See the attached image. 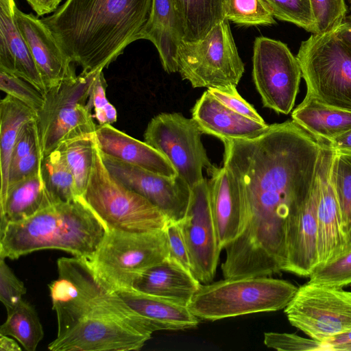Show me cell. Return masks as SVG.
I'll use <instances>...</instances> for the list:
<instances>
[{
  "instance_id": "1",
  "label": "cell",
  "mask_w": 351,
  "mask_h": 351,
  "mask_svg": "<svg viewBox=\"0 0 351 351\" xmlns=\"http://www.w3.org/2000/svg\"><path fill=\"white\" fill-rule=\"evenodd\" d=\"M223 166L236 180L247 218L224 247L223 271L232 278L283 271L287 224L309 197L322 143L293 121L269 125L252 139H224Z\"/></svg>"
},
{
  "instance_id": "2",
  "label": "cell",
  "mask_w": 351,
  "mask_h": 351,
  "mask_svg": "<svg viewBox=\"0 0 351 351\" xmlns=\"http://www.w3.org/2000/svg\"><path fill=\"white\" fill-rule=\"evenodd\" d=\"M152 0H66L41 19L56 42L82 73L108 66L140 39Z\"/></svg>"
},
{
  "instance_id": "3",
  "label": "cell",
  "mask_w": 351,
  "mask_h": 351,
  "mask_svg": "<svg viewBox=\"0 0 351 351\" xmlns=\"http://www.w3.org/2000/svg\"><path fill=\"white\" fill-rule=\"evenodd\" d=\"M108 227L82 197L52 204L0 230V258L16 259L35 251L57 249L88 260Z\"/></svg>"
},
{
  "instance_id": "4",
  "label": "cell",
  "mask_w": 351,
  "mask_h": 351,
  "mask_svg": "<svg viewBox=\"0 0 351 351\" xmlns=\"http://www.w3.org/2000/svg\"><path fill=\"white\" fill-rule=\"evenodd\" d=\"M143 317L116 291L95 302L69 330L48 345L51 351L141 350L152 337Z\"/></svg>"
},
{
  "instance_id": "5",
  "label": "cell",
  "mask_w": 351,
  "mask_h": 351,
  "mask_svg": "<svg viewBox=\"0 0 351 351\" xmlns=\"http://www.w3.org/2000/svg\"><path fill=\"white\" fill-rule=\"evenodd\" d=\"M298 289L266 276L224 278L201 285L187 306L200 320L213 322L284 309Z\"/></svg>"
},
{
  "instance_id": "6",
  "label": "cell",
  "mask_w": 351,
  "mask_h": 351,
  "mask_svg": "<svg viewBox=\"0 0 351 351\" xmlns=\"http://www.w3.org/2000/svg\"><path fill=\"white\" fill-rule=\"evenodd\" d=\"M169 256L165 230L127 232L108 228L87 260L95 276L110 290L133 288L148 269Z\"/></svg>"
},
{
  "instance_id": "7",
  "label": "cell",
  "mask_w": 351,
  "mask_h": 351,
  "mask_svg": "<svg viewBox=\"0 0 351 351\" xmlns=\"http://www.w3.org/2000/svg\"><path fill=\"white\" fill-rule=\"evenodd\" d=\"M82 198L108 228L144 232L165 228L166 216L113 176L95 143L93 167Z\"/></svg>"
},
{
  "instance_id": "8",
  "label": "cell",
  "mask_w": 351,
  "mask_h": 351,
  "mask_svg": "<svg viewBox=\"0 0 351 351\" xmlns=\"http://www.w3.org/2000/svg\"><path fill=\"white\" fill-rule=\"evenodd\" d=\"M306 94L351 111V47L335 32L313 34L302 42L296 56Z\"/></svg>"
},
{
  "instance_id": "9",
  "label": "cell",
  "mask_w": 351,
  "mask_h": 351,
  "mask_svg": "<svg viewBox=\"0 0 351 351\" xmlns=\"http://www.w3.org/2000/svg\"><path fill=\"white\" fill-rule=\"evenodd\" d=\"M99 71L81 73L75 80L45 94V103L36 119L43 158L64 141L95 133L97 125L88 98Z\"/></svg>"
},
{
  "instance_id": "10",
  "label": "cell",
  "mask_w": 351,
  "mask_h": 351,
  "mask_svg": "<svg viewBox=\"0 0 351 351\" xmlns=\"http://www.w3.org/2000/svg\"><path fill=\"white\" fill-rule=\"evenodd\" d=\"M178 72L193 88L237 87L245 71L224 19L197 42L182 41L177 53Z\"/></svg>"
},
{
  "instance_id": "11",
  "label": "cell",
  "mask_w": 351,
  "mask_h": 351,
  "mask_svg": "<svg viewBox=\"0 0 351 351\" xmlns=\"http://www.w3.org/2000/svg\"><path fill=\"white\" fill-rule=\"evenodd\" d=\"M291 325L324 341L351 331V291L308 280L284 308Z\"/></svg>"
},
{
  "instance_id": "12",
  "label": "cell",
  "mask_w": 351,
  "mask_h": 351,
  "mask_svg": "<svg viewBox=\"0 0 351 351\" xmlns=\"http://www.w3.org/2000/svg\"><path fill=\"white\" fill-rule=\"evenodd\" d=\"M203 134L193 118L162 112L149 122L144 140L169 160L192 189L204 179L203 169L213 166L202 141Z\"/></svg>"
},
{
  "instance_id": "13",
  "label": "cell",
  "mask_w": 351,
  "mask_h": 351,
  "mask_svg": "<svg viewBox=\"0 0 351 351\" xmlns=\"http://www.w3.org/2000/svg\"><path fill=\"white\" fill-rule=\"evenodd\" d=\"M301 77L299 62L286 44L264 36L255 39L252 78L264 107L279 114L290 113Z\"/></svg>"
},
{
  "instance_id": "14",
  "label": "cell",
  "mask_w": 351,
  "mask_h": 351,
  "mask_svg": "<svg viewBox=\"0 0 351 351\" xmlns=\"http://www.w3.org/2000/svg\"><path fill=\"white\" fill-rule=\"evenodd\" d=\"M191 189L187 211L178 223L187 246L191 271L201 283L207 284L215 276L222 250L211 211L208 180L204 178Z\"/></svg>"
},
{
  "instance_id": "15",
  "label": "cell",
  "mask_w": 351,
  "mask_h": 351,
  "mask_svg": "<svg viewBox=\"0 0 351 351\" xmlns=\"http://www.w3.org/2000/svg\"><path fill=\"white\" fill-rule=\"evenodd\" d=\"M100 153L113 176L156 206L169 221L178 222L184 217L192 189L178 175L160 176Z\"/></svg>"
},
{
  "instance_id": "16",
  "label": "cell",
  "mask_w": 351,
  "mask_h": 351,
  "mask_svg": "<svg viewBox=\"0 0 351 351\" xmlns=\"http://www.w3.org/2000/svg\"><path fill=\"white\" fill-rule=\"evenodd\" d=\"M322 145L317 171L318 267L337 258L344 252L348 244L340 206L331 180V167L335 152L324 143Z\"/></svg>"
},
{
  "instance_id": "17",
  "label": "cell",
  "mask_w": 351,
  "mask_h": 351,
  "mask_svg": "<svg viewBox=\"0 0 351 351\" xmlns=\"http://www.w3.org/2000/svg\"><path fill=\"white\" fill-rule=\"evenodd\" d=\"M14 18L47 90L77 77L74 63L64 53L41 19L23 12L17 7Z\"/></svg>"
},
{
  "instance_id": "18",
  "label": "cell",
  "mask_w": 351,
  "mask_h": 351,
  "mask_svg": "<svg viewBox=\"0 0 351 351\" xmlns=\"http://www.w3.org/2000/svg\"><path fill=\"white\" fill-rule=\"evenodd\" d=\"M318 171V170H317ZM317 174L312 192L287 224L286 263L283 271L310 277L318 267Z\"/></svg>"
},
{
  "instance_id": "19",
  "label": "cell",
  "mask_w": 351,
  "mask_h": 351,
  "mask_svg": "<svg viewBox=\"0 0 351 351\" xmlns=\"http://www.w3.org/2000/svg\"><path fill=\"white\" fill-rule=\"evenodd\" d=\"M210 204L221 250L243 231L247 211L236 180L224 166L207 171Z\"/></svg>"
},
{
  "instance_id": "20",
  "label": "cell",
  "mask_w": 351,
  "mask_h": 351,
  "mask_svg": "<svg viewBox=\"0 0 351 351\" xmlns=\"http://www.w3.org/2000/svg\"><path fill=\"white\" fill-rule=\"evenodd\" d=\"M192 118L204 134L224 139H252L263 134L269 125L239 114L218 101L207 90L197 100Z\"/></svg>"
},
{
  "instance_id": "21",
  "label": "cell",
  "mask_w": 351,
  "mask_h": 351,
  "mask_svg": "<svg viewBox=\"0 0 351 351\" xmlns=\"http://www.w3.org/2000/svg\"><path fill=\"white\" fill-rule=\"evenodd\" d=\"M94 137L99 151L105 155L160 176L169 178L178 176L161 153L145 141L137 140L112 125H97Z\"/></svg>"
},
{
  "instance_id": "22",
  "label": "cell",
  "mask_w": 351,
  "mask_h": 351,
  "mask_svg": "<svg viewBox=\"0 0 351 351\" xmlns=\"http://www.w3.org/2000/svg\"><path fill=\"white\" fill-rule=\"evenodd\" d=\"M140 39L154 45L167 73L178 72L177 53L184 40V30L174 0H152L150 14Z\"/></svg>"
},
{
  "instance_id": "23",
  "label": "cell",
  "mask_w": 351,
  "mask_h": 351,
  "mask_svg": "<svg viewBox=\"0 0 351 351\" xmlns=\"http://www.w3.org/2000/svg\"><path fill=\"white\" fill-rule=\"evenodd\" d=\"M117 293L144 319L153 332L191 329L199 323L200 319L187 305L147 294L134 288L122 289Z\"/></svg>"
},
{
  "instance_id": "24",
  "label": "cell",
  "mask_w": 351,
  "mask_h": 351,
  "mask_svg": "<svg viewBox=\"0 0 351 351\" xmlns=\"http://www.w3.org/2000/svg\"><path fill=\"white\" fill-rule=\"evenodd\" d=\"M201 282L191 270L167 257L146 270L134 282L138 291L188 305Z\"/></svg>"
},
{
  "instance_id": "25",
  "label": "cell",
  "mask_w": 351,
  "mask_h": 351,
  "mask_svg": "<svg viewBox=\"0 0 351 351\" xmlns=\"http://www.w3.org/2000/svg\"><path fill=\"white\" fill-rule=\"evenodd\" d=\"M0 70L25 80L43 94L47 91L14 14L0 9Z\"/></svg>"
},
{
  "instance_id": "26",
  "label": "cell",
  "mask_w": 351,
  "mask_h": 351,
  "mask_svg": "<svg viewBox=\"0 0 351 351\" xmlns=\"http://www.w3.org/2000/svg\"><path fill=\"white\" fill-rule=\"evenodd\" d=\"M291 117L298 125L323 143L351 130V111L322 103L308 94L292 112Z\"/></svg>"
},
{
  "instance_id": "27",
  "label": "cell",
  "mask_w": 351,
  "mask_h": 351,
  "mask_svg": "<svg viewBox=\"0 0 351 351\" xmlns=\"http://www.w3.org/2000/svg\"><path fill=\"white\" fill-rule=\"evenodd\" d=\"M52 204L41 171L9 186L0 200V230L8 223L27 219Z\"/></svg>"
},
{
  "instance_id": "28",
  "label": "cell",
  "mask_w": 351,
  "mask_h": 351,
  "mask_svg": "<svg viewBox=\"0 0 351 351\" xmlns=\"http://www.w3.org/2000/svg\"><path fill=\"white\" fill-rule=\"evenodd\" d=\"M37 113L32 108L6 95L0 102V200L8 191L11 156L19 135L23 126L36 121Z\"/></svg>"
},
{
  "instance_id": "29",
  "label": "cell",
  "mask_w": 351,
  "mask_h": 351,
  "mask_svg": "<svg viewBox=\"0 0 351 351\" xmlns=\"http://www.w3.org/2000/svg\"><path fill=\"white\" fill-rule=\"evenodd\" d=\"M184 30L185 42L204 39L226 19L224 0H174Z\"/></svg>"
},
{
  "instance_id": "30",
  "label": "cell",
  "mask_w": 351,
  "mask_h": 351,
  "mask_svg": "<svg viewBox=\"0 0 351 351\" xmlns=\"http://www.w3.org/2000/svg\"><path fill=\"white\" fill-rule=\"evenodd\" d=\"M41 173L53 204L79 197L74 176L59 147L43 158Z\"/></svg>"
},
{
  "instance_id": "31",
  "label": "cell",
  "mask_w": 351,
  "mask_h": 351,
  "mask_svg": "<svg viewBox=\"0 0 351 351\" xmlns=\"http://www.w3.org/2000/svg\"><path fill=\"white\" fill-rule=\"evenodd\" d=\"M7 313L0 333L14 337L26 350L34 351L44 337L43 328L34 307L23 300Z\"/></svg>"
},
{
  "instance_id": "32",
  "label": "cell",
  "mask_w": 351,
  "mask_h": 351,
  "mask_svg": "<svg viewBox=\"0 0 351 351\" xmlns=\"http://www.w3.org/2000/svg\"><path fill=\"white\" fill-rule=\"evenodd\" d=\"M58 147L75 181L79 197L84 195L93 167L95 156L94 134L62 142Z\"/></svg>"
},
{
  "instance_id": "33",
  "label": "cell",
  "mask_w": 351,
  "mask_h": 351,
  "mask_svg": "<svg viewBox=\"0 0 351 351\" xmlns=\"http://www.w3.org/2000/svg\"><path fill=\"white\" fill-rule=\"evenodd\" d=\"M331 180L340 206L348 246L351 242V155L335 152Z\"/></svg>"
},
{
  "instance_id": "34",
  "label": "cell",
  "mask_w": 351,
  "mask_h": 351,
  "mask_svg": "<svg viewBox=\"0 0 351 351\" xmlns=\"http://www.w3.org/2000/svg\"><path fill=\"white\" fill-rule=\"evenodd\" d=\"M224 14L229 21L241 26L276 23L261 0H224Z\"/></svg>"
},
{
  "instance_id": "35",
  "label": "cell",
  "mask_w": 351,
  "mask_h": 351,
  "mask_svg": "<svg viewBox=\"0 0 351 351\" xmlns=\"http://www.w3.org/2000/svg\"><path fill=\"white\" fill-rule=\"evenodd\" d=\"M274 17L315 34V20L309 0H261Z\"/></svg>"
},
{
  "instance_id": "36",
  "label": "cell",
  "mask_w": 351,
  "mask_h": 351,
  "mask_svg": "<svg viewBox=\"0 0 351 351\" xmlns=\"http://www.w3.org/2000/svg\"><path fill=\"white\" fill-rule=\"evenodd\" d=\"M315 20V34L335 32L343 23L347 12L345 0H309Z\"/></svg>"
},
{
  "instance_id": "37",
  "label": "cell",
  "mask_w": 351,
  "mask_h": 351,
  "mask_svg": "<svg viewBox=\"0 0 351 351\" xmlns=\"http://www.w3.org/2000/svg\"><path fill=\"white\" fill-rule=\"evenodd\" d=\"M309 280L343 288L351 285V246L333 261L317 267Z\"/></svg>"
},
{
  "instance_id": "38",
  "label": "cell",
  "mask_w": 351,
  "mask_h": 351,
  "mask_svg": "<svg viewBox=\"0 0 351 351\" xmlns=\"http://www.w3.org/2000/svg\"><path fill=\"white\" fill-rule=\"evenodd\" d=\"M0 89L35 112L41 109L45 95L25 80L0 70Z\"/></svg>"
},
{
  "instance_id": "39",
  "label": "cell",
  "mask_w": 351,
  "mask_h": 351,
  "mask_svg": "<svg viewBox=\"0 0 351 351\" xmlns=\"http://www.w3.org/2000/svg\"><path fill=\"white\" fill-rule=\"evenodd\" d=\"M106 86L103 70H101L95 78L88 98V103L95 112L94 118L100 125H112L117 119V110L106 97Z\"/></svg>"
},
{
  "instance_id": "40",
  "label": "cell",
  "mask_w": 351,
  "mask_h": 351,
  "mask_svg": "<svg viewBox=\"0 0 351 351\" xmlns=\"http://www.w3.org/2000/svg\"><path fill=\"white\" fill-rule=\"evenodd\" d=\"M263 342L267 348L280 351H324L323 342L292 333L265 332Z\"/></svg>"
},
{
  "instance_id": "41",
  "label": "cell",
  "mask_w": 351,
  "mask_h": 351,
  "mask_svg": "<svg viewBox=\"0 0 351 351\" xmlns=\"http://www.w3.org/2000/svg\"><path fill=\"white\" fill-rule=\"evenodd\" d=\"M5 259L0 258V300L9 313L23 300L27 289L6 264Z\"/></svg>"
},
{
  "instance_id": "42",
  "label": "cell",
  "mask_w": 351,
  "mask_h": 351,
  "mask_svg": "<svg viewBox=\"0 0 351 351\" xmlns=\"http://www.w3.org/2000/svg\"><path fill=\"white\" fill-rule=\"evenodd\" d=\"M222 104L230 110L260 123H265L255 108L244 99L234 86L207 89Z\"/></svg>"
},
{
  "instance_id": "43",
  "label": "cell",
  "mask_w": 351,
  "mask_h": 351,
  "mask_svg": "<svg viewBox=\"0 0 351 351\" xmlns=\"http://www.w3.org/2000/svg\"><path fill=\"white\" fill-rule=\"evenodd\" d=\"M42 160L40 145H38L29 154L10 164L8 187L19 181L39 173L41 171Z\"/></svg>"
},
{
  "instance_id": "44",
  "label": "cell",
  "mask_w": 351,
  "mask_h": 351,
  "mask_svg": "<svg viewBox=\"0 0 351 351\" xmlns=\"http://www.w3.org/2000/svg\"><path fill=\"white\" fill-rule=\"evenodd\" d=\"M169 256L191 271L189 252L180 227L178 222L168 221L165 228Z\"/></svg>"
},
{
  "instance_id": "45",
  "label": "cell",
  "mask_w": 351,
  "mask_h": 351,
  "mask_svg": "<svg viewBox=\"0 0 351 351\" xmlns=\"http://www.w3.org/2000/svg\"><path fill=\"white\" fill-rule=\"evenodd\" d=\"M324 351H351V331L323 341Z\"/></svg>"
},
{
  "instance_id": "46",
  "label": "cell",
  "mask_w": 351,
  "mask_h": 351,
  "mask_svg": "<svg viewBox=\"0 0 351 351\" xmlns=\"http://www.w3.org/2000/svg\"><path fill=\"white\" fill-rule=\"evenodd\" d=\"M324 144L335 153L351 155V130Z\"/></svg>"
},
{
  "instance_id": "47",
  "label": "cell",
  "mask_w": 351,
  "mask_h": 351,
  "mask_svg": "<svg viewBox=\"0 0 351 351\" xmlns=\"http://www.w3.org/2000/svg\"><path fill=\"white\" fill-rule=\"evenodd\" d=\"M38 16L54 12L62 0H26Z\"/></svg>"
},
{
  "instance_id": "48",
  "label": "cell",
  "mask_w": 351,
  "mask_h": 351,
  "mask_svg": "<svg viewBox=\"0 0 351 351\" xmlns=\"http://www.w3.org/2000/svg\"><path fill=\"white\" fill-rule=\"evenodd\" d=\"M335 34L344 43L351 47V18L346 19Z\"/></svg>"
},
{
  "instance_id": "49",
  "label": "cell",
  "mask_w": 351,
  "mask_h": 351,
  "mask_svg": "<svg viewBox=\"0 0 351 351\" xmlns=\"http://www.w3.org/2000/svg\"><path fill=\"white\" fill-rule=\"evenodd\" d=\"M0 350L1 351H21V348L16 341L8 335L0 333Z\"/></svg>"
},
{
  "instance_id": "50",
  "label": "cell",
  "mask_w": 351,
  "mask_h": 351,
  "mask_svg": "<svg viewBox=\"0 0 351 351\" xmlns=\"http://www.w3.org/2000/svg\"><path fill=\"white\" fill-rule=\"evenodd\" d=\"M16 7L14 0H0V9L14 14V10Z\"/></svg>"
},
{
  "instance_id": "51",
  "label": "cell",
  "mask_w": 351,
  "mask_h": 351,
  "mask_svg": "<svg viewBox=\"0 0 351 351\" xmlns=\"http://www.w3.org/2000/svg\"><path fill=\"white\" fill-rule=\"evenodd\" d=\"M350 246H351V242H350V243L348 245V247H350Z\"/></svg>"
},
{
  "instance_id": "52",
  "label": "cell",
  "mask_w": 351,
  "mask_h": 351,
  "mask_svg": "<svg viewBox=\"0 0 351 351\" xmlns=\"http://www.w3.org/2000/svg\"><path fill=\"white\" fill-rule=\"evenodd\" d=\"M350 3H351V0H350Z\"/></svg>"
}]
</instances>
